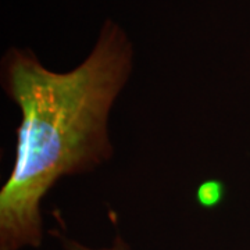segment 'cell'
<instances>
[{
	"mask_svg": "<svg viewBox=\"0 0 250 250\" xmlns=\"http://www.w3.org/2000/svg\"><path fill=\"white\" fill-rule=\"evenodd\" d=\"M134 43L106 18L89 54L65 72L47 68L34 50L13 46L0 82L20 111L14 164L0 189V250L39 248L41 205L59 179L107 163L114 147L108 120L134 71Z\"/></svg>",
	"mask_w": 250,
	"mask_h": 250,
	"instance_id": "cell-1",
	"label": "cell"
},
{
	"mask_svg": "<svg viewBox=\"0 0 250 250\" xmlns=\"http://www.w3.org/2000/svg\"><path fill=\"white\" fill-rule=\"evenodd\" d=\"M62 246L65 250H129L128 245L123 241L121 236H117L113 242V245L110 248H104V249H90L85 245H81L80 242L72 241L68 238H62Z\"/></svg>",
	"mask_w": 250,
	"mask_h": 250,
	"instance_id": "cell-2",
	"label": "cell"
}]
</instances>
